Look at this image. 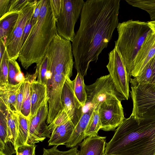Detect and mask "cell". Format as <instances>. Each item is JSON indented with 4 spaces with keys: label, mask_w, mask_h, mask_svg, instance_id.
Returning <instances> with one entry per match:
<instances>
[{
    "label": "cell",
    "mask_w": 155,
    "mask_h": 155,
    "mask_svg": "<svg viewBox=\"0 0 155 155\" xmlns=\"http://www.w3.org/2000/svg\"><path fill=\"white\" fill-rule=\"evenodd\" d=\"M120 0H87L80 14L79 28L72 42L74 67L84 77L91 62H96L119 24Z\"/></svg>",
    "instance_id": "1"
},
{
    "label": "cell",
    "mask_w": 155,
    "mask_h": 155,
    "mask_svg": "<svg viewBox=\"0 0 155 155\" xmlns=\"http://www.w3.org/2000/svg\"><path fill=\"white\" fill-rule=\"evenodd\" d=\"M105 155H155V109L125 118L106 143Z\"/></svg>",
    "instance_id": "2"
},
{
    "label": "cell",
    "mask_w": 155,
    "mask_h": 155,
    "mask_svg": "<svg viewBox=\"0 0 155 155\" xmlns=\"http://www.w3.org/2000/svg\"><path fill=\"white\" fill-rule=\"evenodd\" d=\"M56 20L51 0H41L37 21L19 52L18 61L25 69L33 63H38L45 55L58 33Z\"/></svg>",
    "instance_id": "3"
},
{
    "label": "cell",
    "mask_w": 155,
    "mask_h": 155,
    "mask_svg": "<svg viewBox=\"0 0 155 155\" xmlns=\"http://www.w3.org/2000/svg\"><path fill=\"white\" fill-rule=\"evenodd\" d=\"M115 47L131 78L136 57L147 36L152 31L147 22L129 20L119 23Z\"/></svg>",
    "instance_id": "4"
},
{
    "label": "cell",
    "mask_w": 155,
    "mask_h": 155,
    "mask_svg": "<svg viewBox=\"0 0 155 155\" xmlns=\"http://www.w3.org/2000/svg\"><path fill=\"white\" fill-rule=\"evenodd\" d=\"M45 54L48 58V69L54 73H63L71 77L74 62L70 41L57 33Z\"/></svg>",
    "instance_id": "5"
},
{
    "label": "cell",
    "mask_w": 155,
    "mask_h": 155,
    "mask_svg": "<svg viewBox=\"0 0 155 155\" xmlns=\"http://www.w3.org/2000/svg\"><path fill=\"white\" fill-rule=\"evenodd\" d=\"M61 0V11L56 22L57 33L64 38L72 42L76 35L75 25L85 2L83 0Z\"/></svg>",
    "instance_id": "6"
},
{
    "label": "cell",
    "mask_w": 155,
    "mask_h": 155,
    "mask_svg": "<svg viewBox=\"0 0 155 155\" xmlns=\"http://www.w3.org/2000/svg\"><path fill=\"white\" fill-rule=\"evenodd\" d=\"M87 95L86 104H90L91 107H99L104 102L117 98L121 101L126 100L118 92L110 74L97 79L93 84L85 85Z\"/></svg>",
    "instance_id": "7"
},
{
    "label": "cell",
    "mask_w": 155,
    "mask_h": 155,
    "mask_svg": "<svg viewBox=\"0 0 155 155\" xmlns=\"http://www.w3.org/2000/svg\"><path fill=\"white\" fill-rule=\"evenodd\" d=\"M37 0H31L19 13L18 18L13 28L7 36L5 45L10 59L16 60L21 48V40L26 23L32 16Z\"/></svg>",
    "instance_id": "8"
},
{
    "label": "cell",
    "mask_w": 155,
    "mask_h": 155,
    "mask_svg": "<svg viewBox=\"0 0 155 155\" xmlns=\"http://www.w3.org/2000/svg\"><path fill=\"white\" fill-rule=\"evenodd\" d=\"M108 56L109 61L106 67L109 74L118 92L128 100L130 97L129 83L131 78L115 47Z\"/></svg>",
    "instance_id": "9"
},
{
    "label": "cell",
    "mask_w": 155,
    "mask_h": 155,
    "mask_svg": "<svg viewBox=\"0 0 155 155\" xmlns=\"http://www.w3.org/2000/svg\"><path fill=\"white\" fill-rule=\"evenodd\" d=\"M51 73V77L46 84L48 108L46 122L47 124H49L64 109L61 101V94L65 80L69 77L63 73Z\"/></svg>",
    "instance_id": "10"
},
{
    "label": "cell",
    "mask_w": 155,
    "mask_h": 155,
    "mask_svg": "<svg viewBox=\"0 0 155 155\" xmlns=\"http://www.w3.org/2000/svg\"><path fill=\"white\" fill-rule=\"evenodd\" d=\"M98 111L101 124V129L105 131L115 130L125 118L121 101L117 98L103 102Z\"/></svg>",
    "instance_id": "11"
},
{
    "label": "cell",
    "mask_w": 155,
    "mask_h": 155,
    "mask_svg": "<svg viewBox=\"0 0 155 155\" xmlns=\"http://www.w3.org/2000/svg\"><path fill=\"white\" fill-rule=\"evenodd\" d=\"M74 85V80L72 81L68 77L62 88L61 101L64 109L75 127L84 113L83 107L75 95Z\"/></svg>",
    "instance_id": "12"
},
{
    "label": "cell",
    "mask_w": 155,
    "mask_h": 155,
    "mask_svg": "<svg viewBox=\"0 0 155 155\" xmlns=\"http://www.w3.org/2000/svg\"><path fill=\"white\" fill-rule=\"evenodd\" d=\"M48 99L39 108L36 115L30 119L28 144H35L43 141L46 137L50 138L51 137L46 124L48 112Z\"/></svg>",
    "instance_id": "13"
},
{
    "label": "cell",
    "mask_w": 155,
    "mask_h": 155,
    "mask_svg": "<svg viewBox=\"0 0 155 155\" xmlns=\"http://www.w3.org/2000/svg\"><path fill=\"white\" fill-rule=\"evenodd\" d=\"M155 55V34L153 32L147 37L135 59L130 76L136 77Z\"/></svg>",
    "instance_id": "14"
},
{
    "label": "cell",
    "mask_w": 155,
    "mask_h": 155,
    "mask_svg": "<svg viewBox=\"0 0 155 155\" xmlns=\"http://www.w3.org/2000/svg\"><path fill=\"white\" fill-rule=\"evenodd\" d=\"M0 151L5 155L16 153L15 146L9 141L8 134V108L0 100Z\"/></svg>",
    "instance_id": "15"
},
{
    "label": "cell",
    "mask_w": 155,
    "mask_h": 155,
    "mask_svg": "<svg viewBox=\"0 0 155 155\" xmlns=\"http://www.w3.org/2000/svg\"><path fill=\"white\" fill-rule=\"evenodd\" d=\"M106 137L98 135L87 137L79 144V155H104Z\"/></svg>",
    "instance_id": "16"
},
{
    "label": "cell",
    "mask_w": 155,
    "mask_h": 155,
    "mask_svg": "<svg viewBox=\"0 0 155 155\" xmlns=\"http://www.w3.org/2000/svg\"><path fill=\"white\" fill-rule=\"evenodd\" d=\"M30 91L31 107L30 119L36 115L39 108L48 99L47 86L36 80L31 82Z\"/></svg>",
    "instance_id": "17"
},
{
    "label": "cell",
    "mask_w": 155,
    "mask_h": 155,
    "mask_svg": "<svg viewBox=\"0 0 155 155\" xmlns=\"http://www.w3.org/2000/svg\"><path fill=\"white\" fill-rule=\"evenodd\" d=\"M94 109L91 107L86 112L83 113L74 128L70 138L64 145L67 147L72 148L77 146L85 138L84 133Z\"/></svg>",
    "instance_id": "18"
},
{
    "label": "cell",
    "mask_w": 155,
    "mask_h": 155,
    "mask_svg": "<svg viewBox=\"0 0 155 155\" xmlns=\"http://www.w3.org/2000/svg\"><path fill=\"white\" fill-rule=\"evenodd\" d=\"M74 127L70 120L57 127L48 140V146L64 145L70 138Z\"/></svg>",
    "instance_id": "19"
},
{
    "label": "cell",
    "mask_w": 155,
    "mask_h": 155,
    "mask_svg": "<svg viewBox=\"0 0 155 155\" xmlns=\"http://www.w3.org/2000/svg\"><path fill=\"white\" fill-rule=\"evenodd\" d=\"M13 110L17 116L18 123V134L15 146L16 150L18 147L27 144L30 120L20 112Z\"/></svg>",
    "instance_id": "20"
},
{
    "label": "cell",
    "mask_w": 155,
    "mask_h": 155,
    "mask_svg": "<svg viewBox=\"0 0 155 155\" xmlns=\"http://www.w3.org/2000/svg\"><path fill=\"white\" fill-rule=\"evenodd\" d=\"M22 83H20L15 85L7 84L0 86V100L8 108L11 109V106H12L15 109L17 91Z\"/></svg>",
    "instance_id": "21"
},
{
    "label": "cell",
    "mask_w": 155,
    "mask_h": 155,
    "mask_svg": "<svg viewBox=\"0 0 155 155\" xmlns=\"http://www.w3.org/2000/svg\"><path fill=\"white\" fill-rule=\"evenodd\" d=\"M18 16L19 13H13L0 18V39L5 41L7 36L16 24Z\"/></svg>",
    "instance_id": "22"
},
{
    "label": "cell",
    "mask_w": 155,
    "mask_h": 155,
    "mask_svg": "<svg viewBox=\"0 0 155 155\" xmlns=\"http://www.w3.org/2000/svg\"><path fill=\"white\" fill-rule=\"evenodd\" d=\"M7 108L8 137L9 141L15 146L18 134V121L17 116L13 110L11 109Z\"/></svg>",
    "instance_id": "23"
},
{
    "label": "cell",
    "mask_w": 155,
    "mask_h": 155,
    "mask_svg": "<svg viewBox=\"0 0 155 155\" xmlns=\"http://www.w3.org/2000/svg\"><path fill=\"white\" fill-rule=\"evenodd\" d=\"M99 107L94 108L84 133L85 138L87 137L98 135V132L101 128L98 111Z\"/></svg>",
    "instance_id": "24"
},
{
    "label": "cell",
    "mask_w": 155,
    "mask_h": 155,
    "mask_svg": "<svg viewBox=\"0 0 155 155\" xmlns=\"http://www.w3.org/2000/svg\"><path fill=\"white\" fill-rule=\"evenodd\" d=\"M152 75L151 59L144 67L140 74L134 78H131V86H137L151 83Z\"/></svg>",
    "instance_id": "25"
},
{
    "label": "cell",
    "mask_w": 155,
    "mask_h": 155,
    "mask_svg": "<svg viewBox=\"0 0 155 155\" xmlns=\"http://www.w3.org/2000/svg\"><path fill=\"white\" fill-rule=\"evenodd\" d=\"M30 81L25 80L23 83V96L21 113L30 120L31 115V94Z\"/></svg>",
    "instance_id": "26"
},
{
    "label": "cell",
    "mask_w": 155,
    "mask_h": 155,
    "mask_svg": "<svg viewBox=\"0 0 155 155\" xmlns=\"http://www.w3.org/2000/svg\"><path fill=\"white\" fill-rule=\"evenodd\" d=\"M84 77L77 73L74 80V91L75 96L84 107L86 104L87 95Z\"/></svg>",
    "instance_id": "27"
},
{
    "label": "cell",
    "mask_w": 155,
    "mask_h": 155,
    "mask_svg": "<svg viewBox=\"0 0 155 155\" xmlns=\"http://www.w3.org/2000/svg\"><path fill=\"white\" fill-rule=\"evenodd\" d=\"M130 5L146 11L150 19L155 20V0H125Z\"/></svg>",
    "instance_id": "28"
},
{
    "label": "cell",
    "mask_w": 155,
    "mask_h": 155,
    "mask_svg": "<svg viewBox=\"0 0 155 155\" xmlns=\"http://www.w3.org/2000/svg\"><path fill=\"white\" fill-rule=\"evenodd\" d=\"M36 64V71L34 74L37 77V81L46 85L45 76L48 66L47 56L45 54L41 61Z\"/></svg>",
    "instance_id": "29"
},
{
    "label": "cell",
    "mask_w": 155,
    "mask_h": 155,
    "mask_svg": "<svg viewBox=\"0 0 155 155\" xmlns=\"http://www.w3.org/2000/svg\"><path fill=\"white\" fill-rule=\"evenodd\" d=\"M9 58L5 48L0 62V86L8 84V63Z\"/></svg>",
    "instance_id": "30"
},
{
    "label": "cell",
    "mask_w": 155,
    "mask_h": 155,
    "mask_svg": "<svg viewBox=\"0 0 155 155\" xmlns=\"http://www.w3.org/2000/svg\"><path fill=\"white\" fill-rule=\"evenodd\" d=\"M20 69V67L16 61L9 59L8 78V84L11 85L18 84L15 81V78Z\"/></svg>",
    "instance_id": "31"
},
{
    "label": "cell",
    "mask_w": 155,
    "mask_h": 155,
    "mask_svg": "<svg viewBox=\"0 0 155 155\" xmlns=\"http://www.w3.org/2000/svg\"><path fill=\"white\" fill-rule=\"evenodd\" d=\"M57 146L54 145L50 149L43 148L42 155H79L80 150H78V146L71 148L69 150L61 151L57 149Z\"/></svg>",
    "instance_id": "32"
},
{
    "label": "cell",
    "mask_w": 155,
    "mask_h": 155,
    "mask_svg": "<svg viewBox=\"0 0 155 155\" xmlns=\"http://www.w3.org/2000/svg\"><path fill=\"white\" fill-rule=\"evenodd\" d=\"M69 120L70 119L67 113L64 109L58 114L52 123L47 126L48 132L51 134L56 127Z\"/></svg>",
    "instance_id": "33"
},
{
    "label": "cell",
    "mask_w": 155,
    "mask_h": 155,
    "mask_svg": "<svg viewBox=\"0 0 155 155\" xmlns=\"http://www.w3.org/2000/svg\"><path fill=\"white\" fill-rule=\"evenodd\" d=\"M31 1V0H12L8 11L4 16L13 13H19Z\"/></svg>",
    "instance_id": "34"
},
{
    "label": "cell",
    "mask_w": 155,
    "mask_h": 155,
    "mask_svg": "<svg viewBox=\"0 0 155 155\" xmlns=\"http://www.w3.org/2000/svg\"><path fill=\"white\" fill-rule=\"evenodd\" d=\"M35 144L23 145L18 147L16 149V155H35Z\"/></svg>",
    "instance_id": "35"
},
{
    "label": "cell",
    "mask_w": 155,
    "mask_h": 155,
    "mask_svg": "<svg viewBox=\"0 0 155 155\" xmlns=\"http://www.w3.org/2000/svg\"><path fill=\"white\" fill-rule=\"evenodd\" d=\"M23 83L18 88L17 92L16 104L15 110L21 112L23 96Z\"/></svg>",
    "instance_id": "36"
},
{
    "label": "cell",
    "mask_w": 155,
    "mask_h": 155,
    "mask_svg": "<svg viewBox=\"0 0 155 155\" xmlns=\"http://www.w3.org/2000/svg\"><path fill=\"white\" fill-rule=\"evenodd\" d=\"M34 25L31 18L26 23L23 31L21 40V48L26 41L31 29Z\"/></svg>",
    "instance_id": "37"
},
{
    "label": "cell",
    "mask_w": 155,
    "mask_h": 155,
    "mask_svg": "<svg viewBox=\"0 0 155 155\" xmlns=\"http://www.w3.org/2000/svg\"><path fill=\"white\" fill-rule=\"evenodd\" d=\"M12 0H0V17L3 16L8 11Z\"/></svg>",
    "instance_id": "38"
},
{
    "label": "cell",
    "mask_w": 155,
    "mask_h": 155,
    "mask_svg": "<svg viewBox=\"0 0 155 155\" xmlns=\"http://www.w3.org/2000/svg\"><path fill=\"white\" fill-rule=\"evenodd\" d=\"M52 6L56 18L58 17L61 8V0H51Z\"/></svg>",
    "instance_id": "39"
},
{
    "label": "cell",
    "mask_w": 155,
    "mask_h": 155,
    "mask_svg": "<svg viewBox=\"0 0 155 155\" xmlns=\"http://www.w3.org/2000/svg\"><path fill=\"white\" fill-rule=\"evenodd\" d=\"M41 2V0H37L33 13L31 18V19L34 25L36 22L40 14Z\"/></svg>",
    "instance_id": "40"
},
{
    "label": "cell",
    "mask_w": 155,
    "mask_h": 155,
    "mask_svg": "<svg viewBox=\"0 0 155 155\" xmlns=\"http://www.w3.org/2000/svg\"><path fill=\"white\" fill-rule=\"evenodd\" d=\"M152 75L150 84L155 85V55L151 59Z\"/></svg>",
    "instance_id": "41"
},
{
    "label": "cell",
    "mask_w": 155,
    "mask_h": 155,
    "mask_svg": "<svg viewBox=\"0 0 155 155\" xmlns=\"http://www.w3.org/2000/svg\"><path fill=\"white\" fill-rule=\"evenodd\" d=\"M15 80L18 83L21 82H24L25 80L24 74L20 69L17 74L15 78Z\"/></svg>",
    "instance_id": "42"
},
{
    "label": "cell",
    "mask_w": 155,
    "mask_h": 155,
    "mask_svg": "<svg viewBox=\"0 0 155 155\" xmlns=\"http://www.w3.org/2000/svg\"><path fill=\"white\" fill-rule=\"evenodd\" d=\"M5 48V41L0 39V62L2 61Z\"/></svg>",
    "instance_id": "43"
},
{
    "label": "cell",
    "mask_w": 155,
    "mask_h": 155,
    "mask_svg": "<svg viewBox=\"0 0 155 155\" xmlns=\"http://www.w3.org/2000/svg\"><path fill=\"white\" fill-rule=\"evenodd\" d=\"M147 23L152 32L155 34V20L148 21Z\"/></svg>",
    "instance_id": "44"
},
{
    "label": "cell",
    "mask_w": 155,
    "mask_h": 155,
    "mask_svg": "<svg viewBox=\"0 0 155 155\" xmlns=\"http://www.w3.org/2000/svg\"><path fill=\"white\" fill-rule=\"evenodd\" d=\"M0 155H5L2 152L0 151Z\"/></svg>",
    "instance_id": "45"
},
{
    "label": "cell",
    "mask_w": 155,
    "mask_h": 155,
    "mask_svg": "<svg viewBox=\"0 0 155 155\" xmlns=\"http://www.w3.org/2000/svg\"><path fill=\"white\" fill-rule=\"evenodd\" d=\"M104 155H105V154H104Z\"/></svg>",
    "instance_id": "46"
}]
</instances>
